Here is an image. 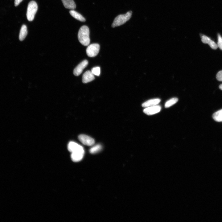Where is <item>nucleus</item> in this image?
Returning a JSON list of instances; mask_svg holds the SVG:
<instances>
[{"mask_svg":"<svg viewBox=\"0 0 222 222\" xmlns=\"http://www.w3.org/2000/svg\"><path fill=\"white\" fill-rule=\"evenodd\" d=\"M217 46L221 50H222V38L220 35L218 34Z\"/></svg>","mask_w":222,"mask_h":222,"instance_id":"obj_21","label":"nucleus"},{"mask_svg":"<svg viewBox=\"0 0 222 222\" xmlns=\"http://www.w3.org/2000/svg\"><path fill=\"white\" fill-rule=\"evenodd\" d=\"M37 10L38 5L36 2L32 1L29 2L27 12V17L29 21H31L34 19Z\"/></svg>","mask_w":222,"mask_h":222,"instance_id":"obj_3","label":"nucleus"},{"mask_svg":"<svg viewBox=\"0 0 222 222\" xmlns=\"http://www.w3.org/2000/svg\"><path fill=\"white\" fill-rule=\"evenodd\" d=\"M219 88H220V89H221V90H222V84H221L219 86Z\"/></svg>","mask_w":222,"mask_h":222,"instance_id":"obj_24","label":"nucleus"},{"mask_svg":"<svg viewBox=\"0 0 222 222\" xmlns=\"http://www.w3.org/2000/svg\"><path fill=\"white\" fill-rule=\"evenodd\" d=\"M100 48V45L98 43H92L87 47L86 52L87 55L90 57H94L98 53Z\"/></svg>","mask_w":222,"mask_h":222,"instance_id":"obj_5","label":"nucleus"},{"mask_svg":"<svg viewBox=\"0 0 222 222\" xmlns=\"http://www.w3.org/2000/svg\"><path fill=\"white\" fill-rule=\"evenodd\" d=\"M23 0H15L14 6H18Z\"/></svg>","mask_w":222,"mask_h":222,"instance_id":"obj_23","label":"nucleus"},{"mask_svg":"<svg viewBox=\"0 0 222 222\" xmlns=\"http://www.w3.org/2000/svg\"><path fill=\"white\" fill-rule=\"evenodd\" d=\"M214 120L218 122L222 121V109L215 113L212 115Z\"/></svg>","mask_w":222,"mask_h":222,"instance_id":"obj_15","label":"nucleus"},{"mask_svg":"<svg viewBox=\"0 0 222 222\" xmlns=\"http://www.w3.org/2000/svg\"><path fill=\"white\" fill-rule=\"evenodd\" d=\"M61 1L66 8L72 10L76 8V4L73 0H61Z\"/></svg>","mask_w":222,"mask_h":222,"instance_id":"obj_11","label":"nucleus"},{"mask_svg":"<svg viewBox=\"0 0 222 222\" xmlns=\"http://www.w3.org/2000/svg\"><path fill=\"white\" fill-rule=\"evenodd\" d=\"M161 100L159 98H154L150 99L142 104V106L144 107H147L158 105L160 102Z\"/></svg>","mask_w":222,"mask_h":222,"instance_id":"obj_10","label":"nucleus"},{"mask_svg":"<svg viewBox=\"0 0 222 222\" xmlns=\"http://www.w3.org/2000/svg\"><path fill=\"white\" fill-rule=\"evenodd\" d=\"M208 44L213 49H216L218 47L217 44L211 39L208 42Z\"/></svg>","mask_w":222,"mask_h":222,"instance_id":"obj_20","label":"nucleus"},{"mask_svg":"<svg viewBox=\"0 0 222 222\" xmlns=\"http://www.w3.org/2000/svg\"><path fill=\"white\" fill-rule=\"evenodd\" d=\"M84 150L81 146L78 149L71 152V158L72 161L78 162L83 158L84 154Z\"/></svg>","mask_w":222,"mask_h":222,"instance_id":"obj_4","label":"nucleus"},{"mask_svg":"<svg viewBox=\"0 0 222 222\" xmlns=\"http://www.w3.org/2000/svg\"><path fill=\"white\" fill-rule=\"evenodd\" d=\"M132 12L131 11L127 12L126 14H120L114 19L112 24L113 27L121 25L128 21L131 18Z\"/></svg>","mask_w":222,"mask_h":222,"instance_id":"obj_2","label":"nucleus"},{"mask_svg":"<svg viewBox=\"0 0 222 222\" xmlns=\"http://www.w3.org/2000/svg\"><path fill=\"white\" fill-rule=\"evenodd\" d=\"M102 148L101 145L98 144L92 147L89 150V152L91 154H95L101 151Z\"/></svg>","mask_w":222,"mask_h":222,"instance_id":"obj_17","label":"nucleus"},{"mask_svg":"<svg viewBox=\"0 0 222 222\" xmlns=\"http://www.w3.org/2000/svg\"><path fill=\"white\" fill-rule=\"evenodd\" d=\"M95 79L94 75L91 71L85 72L82 76V81L84 83H86L93 80Z\"/></svg>","mask_w":222,"mask_h":222,"instance_id":"obj_9","label":"nucleus"},{"mask_svg":"<svg viewBox=\"0 0 222 222\" xmlns=\"http://www.w3.org/2000/svg\"><path fill=\"white\" fill-rule=\"evenodd\" d=\"M202 42L204 43H208L211 39L208 36L202 34H200Z\"/></svg>","mask_w":222,"mask_h":222,"instance_id":"obj_19","label":"nucleus"},{"mask_svg":"<svg viewBox=\"0 0 222 222\" xmlns=\"http://www.w3.org/2000/svg\"><path fill=\"white\" fill-rule=\"evenodd\" d=\"M78 139L83 144L88 146L93 145L95 142L93 138L85 134L79 135L78 136Z\"/></svg>","mask_w":222,"mask_h":222,"instance_id":"obj_6","label":"nucleus"},{"mask_svg":"<svg viewBox=\"0 0 222 222\" xmlns=\"http://www.w3.org/2000/svg\"><path fill=\"white\" fill-rule=\"evenodd\" d=\"M161 109V106L157 105L146 107L143 110V112L147 115H151L159 113Z\"/></svg>","mask_w":222,"mask_h":222,"instance_id":"obj_7","label":"nucleus"},{"mask_svg":"<svg viewBox=\"0 0 222 222\" xmlns=\"http://www.w3.org/2000/svg\"><path fill=\"white\" fill-rule=\"evenodd\" d=\"M217 80L220 81H222V70L219 71L216 74Z\"/></svg>","mask_w":222,"mask_h":222,"instance_id":"obj_22","label":"nucleus"},{"mask_svg":"<svg viewBox=\"0 0 222 222\" xmlns=\"http://www.w3.org/2000/svg\"><path fill=\"white\" fill-rule=\"evenodd\" d=\"M178 98L176 97L172 98L168 100L165 103V107L169 108L175 104L178 101Z\"/></svg>","mask_w":222,"mask_h":222,"instance_id":"obj_16","label":"nucleus"},{"mask_svg":"<svg viewBox=\"0 0 222 222\" xmlns=\"http://www.w3.org/2000/svg\"><path fill=\"white\" fill-rule=\"evenodd\" d=\"M88 64V62L87 60L83 61L75 68L73 70V74L76 76L80 75Z\"/></svg>","mask_w":222,"mask_h":222,"instance_id":"obj_8","label":"nucleus"},{"mask_svg":"<svg viewBox=\"0 0 222 222\" xmlns=\"http://www.w3.org/2000/svg\"><path fill=\"white\" fill-rule=\"evenodd\" d=\"M69 13L71 15L76 19L83 22L85 21L86 19L84 17L73 10H70Z\"/></svg>","mask_w":222,"mask_h":222,"instance_id":"obj_12","label":"nucleus"},{"mask_svg":"<svg viewBox=\"0 0 222 222\" xmlns=\"http://www.w3.org/2000/svg\"><path fill=\"white\" fill-rule=\"evenodd\" d=\"M89 35L88 27L85 25L82 26L80 29L78 34V39L80 43L84 46L88 45L90 42Z\"/></svg>","mask_w":222,"mask_h":222,"instance_id":"obj_1","label":"nucleus"},{"mask_svg":"<svg viewBox=\"0 0 222 222\" xmlns=\"http://www.w3.org/2000/svg\"><path fill=\"white\" fill-rule=\"evenodd\" d=\"M27 34L26 26L25 25L22 26L20 31L19 38L20 41L23 40L25 38Z\"/></svg>","mask_w":222,"mask_h":222,"instance_id":"obj_13","label":"nucleus"},{"mask_svg":"<svg viewBox=\"0 0 222 222\" xmlns=\"http://www.w3.org/2000/svg\"><path fill=\"white\" fill-rule=\"evenodd\" d=\"M80 145L78 143L72 141L70 142L68 145V149L71 152L78 148Z\"/></svg>","mask_w":222,"mask_h":222,"instance_id":"obj_14","label":"nucleus"},{"mask_svg":"<svg viewBox=\"0 0 222 222\" xmlns=\"http://www.w3.org/2000/svg\"><path fill=\"white\" fill-rule=\"evenodd\" d=\"M94 75L99 76L100 74V68L99 67H96L92 68L91 71Z\"/></svg>","mask_w":222,"mask_h":222,"instance_id":"obj_18","label":"nucleus"}]
</instances>
